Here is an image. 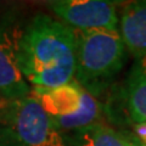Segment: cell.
Segmentation results:
<instances>
[{"instance_id":"1","label":"cell","mask_w":146,"mask_h":146,"mask_svg":"<svg viewBox=\"0 0 146 146\" xmlns=\"http://www.w3.org/2000/svg\"><path fill=\"white\" fill-rule=\"evenodd\" d=\"M20 71L31 88H56L74 79V29L38 13L21 32L17 48Z\"/></svg>"},{"instance_id":"2","label":"cell","mask_w":146,"mask_h":146,"mask_svg":"<svg viewBox=\"0 0 146 146\" xmlns=\"http://www.w3.org/2000/svg\"><path fill=\"white\" fill-rule=\"evenodd\" d=\"M74 82L96 98L124 66L127 49L119 31H74Z\"/></svg>"},{"instance_id":"3","label":"cell","mask_w":146,"mask_h":146,"mask_svg":"<svg viewBox=\"0 0 146 146\" xmlns=\"http://www.w3.org/2000/svg\"><path fill=\"white\" fill-rule=\"evenodd\" d=\"M0 146H72L29 95L0 105Z\"/></svg>"},{"instance_id":"4","label":"cell","mask_w":146,"mask_h":146,"mask_svg":"<svg viewBox=\"0 0 146 146\" xmlns=\"http://www.w3.org/2000/svg\"><path fill=\"white\" fill-rule=\"evenodd\" d=\"M31 95L66 135L101 122L104 110L98 98L74 80L56 88H31Z\"/></svg>"},{"instance_id":"5","label":"cell","mask_w":146,"mask_h":146,"mask_svg":"<svg viewBox=\"0 0 146 146\" xmlns=\"http://www.w3.org/2000/svg\"><path fill=\"white\" fill-rule=\"evenodd\" d=\"M22 28L15 18L0 15V105L31 95V86L22 76L17 61Z\"/></svg>"},{"instance_id":"6","label":"cell","mask_w":146,"mask_h":146,"mask_svg":"<svg viewBox=\"0 0 146 146\" xmlns=\"http://www.w3.org/2000/svg\"><path fill=\"white\" fill-rule=\"evenodd\" d=\"M49 7L74 31H118L117 3L106 0H56Z\"/></svg>"},{"instance_id":"7","label":"cell","mask_w":146,"mask_h":146,"mask_svg":"<svg viewBox=\"0 0 146 146\" xmlns=\"http://www.w3.org/2000/svg\"><path fill=\"white\" fill-rule=\"evenodd\" d=\"M118 31L127 51L135 60L146 58V0L128 3L123 6Z\"/></svg>"},{"instance_id":"8","label":"cell","mask_w":146,"mask_h":146,"mask_svg":"<svg viewBox=\"0 0 146 146\" xmlns=\"http://www.w3.org/2000/svg\"><path fill=\"white\" fill-rule=\"evenodd\" d=\"M122 94L130 121L134 124L146 123V58L134 61Z\"/></svg>"},{"instance_id":"9","label":"cell","mask_w":146,"mask_h":146,"mask_svg":"<svg viewBox=\"0 0 146 146\" xmlns=\"http://www.w3.org/2000/svg\"><path fill=\"white\" fill-rule=\"evenodd\" d=\"M72 146H129L125 133L99 122L67 134Z\"/></svg>"},{"instance_id":"10","label":"cell","mask_w":146,"mask_h":146,"mask_svg":"<svg viewBox=\"0 0 146 146\" xmlns=\"http://www.w3.org/2000/svg\"><path fill=\"white\" fill-rule=\"evenodd\" d=\"M133 135L136 140L146 146V123L134 124L133 125Z\"/></svg>"},{"instance_id":"11","label":"cell","mask_w":146,"mask_h":146,"mask_svg":"<svg viewBox=\"0 0 146 146\" xmlns=\"http://www.w3.org/2000/svg\"><path fill=\"white\" fill-rule=\"evenodd\" d=\"M127 138H128V141H129V146H145V145L141 144L140 141L136 140L133 134H131V135H127Z\"/></svg>"}]
</instances>
